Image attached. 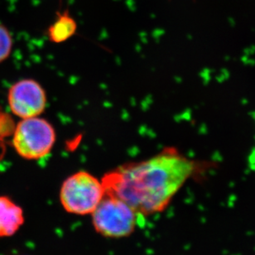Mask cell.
<instances>
[{
	"mask_svg": "<svg viewBox=\"0 0 255 255\" xmlns=\"http://www.w3.org/2000/svg\"><path fill=\"white\" fill-rule=\"evenodd\" d=\"M77 29V25L73 17L67 11L58 14L57 19L47 30V37L55 43H61L70 39Z\"/></svg>",
	"mask_w": 255,
	"mask_h": 255,
	"instance_id": "cell-7",
	"label": "cell"
},
{
	"mask_svg": "<svg viewBox=\"0 0 255 255\" xmlns=\"http://www.w3.org/2000/svg\"><path fill=\"white\" fill-rule=\"evenodd\" d=\"M91 215L95 230L100 235L116 239L130 236L139 216L125 201L106 194Z\"/></svg>",
	"mask_w": 255,
	"mask_h": 255,
	"instance_id": "cell-4",
	"label": "cell"
},
{
	"mask_svg": "<svg viewBox=\"0 0 255 255\" xmlns=\"http://www.w3.org/2000/svg\"><path fill=\"white\" fill-rule=\"evenodd\" d=\"M12 37L7 27L0 23V63L4 62L12 52Z\"/></svg>",
	"mask_w": 255,
	"mask_h": 255,
	"instance_id": "cell-8",
	"label": "cell"
},
{
	"mask_svg": "<svg viewBox=\"0 0 255 255\" xmlns=\"http://www.w3.org/2000/svg\"><path fill=\"white\" fill-rule=\"evenodd\" d=\"M211 167L175 147H166L147 159L116 167L101 182L106 195L125 201L138 216H150L164 211L189 180L201 177Z\"/></svg>",
	"mask_w": 255,
	"mask_h": 255,
	"instance_id": "cell-1",
	"label": "cell"
},
{
	"mask_svg": "<svg viewBox=\"0 0 255 255\" xmlns=\"http://www.w3.org/2000/svg\"><path fill=\"white\" fill-rule=\"evenodd\" d=\"M57 139L52 124L38 117L22 119L12 134V147L26 160H39L49 154Z\"/></svg>",
	"mask_w": 255,
	"mask_h": 255,
	"instance_id": "cell-3",
	"label": "cell"
},
{
	"mask_svg": "<svg viewBox=\"0 0 255 255\" xmlns=\"http://www.w3.org/2000/svg\"><path fill=\"white\" fill-rule=\"evenodd\" d=\"M105 196L102 182L86 171L71 175L62 183L60 200L67 212L79 216L92 214Z\"/></svg>",
	"mask_w": 255,
	"mask_h": 255,
	"instance_id": "cell-2",
	"label": "cell"
},
{
	"mask_svg": "<svg viewBox=\"0 0 255 255\" xmlns=\"http://www.w3.org/2000/svg\"><path fill=\"white\" fill-rule=\"evenodd\" d=\"M47 94L37 81L23 79L13 84L7 93L10 111L20 119L38 117L47 107Z\"/></svg>",
	"mask_w": 255,
	"mask_h": 255,
	"instance_id": "cell-5",
	"label": "cell"
},
{
	"mask_svg": "<svg viewBox=\"0 0 255 255\" xmlns=\"http://www.w3.org/2000/svg\"><path fill=\"white\" fill-rule=\"evenodd\" d=\"M24 222L23 211L7 196H0V238L14 235Z\"/></svg>",
	"mask_w": 255,
	"mask_h": 255,
	"instance_id": "cell-6",
	"label": "cell"
}]
</instances>
